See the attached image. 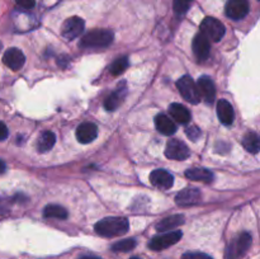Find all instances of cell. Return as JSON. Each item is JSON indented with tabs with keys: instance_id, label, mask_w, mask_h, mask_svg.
I'll use <instances>...</instances> for the list:
<instances>
[{
	"instance_id": "1",
	"label": "cell",
	"mask_w": 260,
	"mask_h": 259,
	"mask_svg": "<svg viewBox=\"0 0 260 259\" xmlns=\"http://www.w3.org/2000/svg\"><path fill=\"white\" fill-rule=\"evenodd\" d=\"M94 229L98 235L104 238H113L126 234L129 229V223L126 217H106L98 221Z\"/></svg>"
},
{
	"instance_id": "2",
	"label": "cell",
	"mask_w": 260,
	"mask_h": 259,
	"mask_svg": "<svg viewBox=\"0 0 260 259\" xmlns=\"http://www.w3.org/2000/svg\"><path fill=\"white\" fill-rule=\"evenodd\" d=\"M113 42V33L107 29H94L86 33L80 41V47L104 48Z\"/></svg>"
},
{
	"instance_id": "3",
	"label": "cell",
	"mask_w": 260,
	"mask_h": 259,
	"mask_svg": "<svg viewBox=\"0 0 260 259\" xmlns=\"http://www.w3.org/2000/svg\"><path fill=\"white\" fill-rule=\"evenodd\" d=\"M251 245V235L249 233L239 234L229 244L226 249V259H240L245 255Z\"/></svg>"
},
{
	"instance_id": "4",
	"label": "cell",
	"mask_w": 260,
	"mask_h": 259,
	"mask_svg": "<svg viewBox=\"0 0 260 259\" xmlns=\"http://www.w3.org/2000/svg\"><path fill=\"white\" fill-rule=\"evenodd\" d=\"M177 88L179 90L180 95L185 99L187 102L192 104L200 103L201 94L198 90V85L194 83L189 75H184L177 81Z\"/></svg>"
},
{
	"instance_id": "5",
	"label": "cell",
	"mask_w": 260,
	"mask_h": 259,
	"mask_svg": "<svg viewBox=\"0 0 260 259\" xmlns=\"http://www.w3.org/2000/svg\"><path fill=\"white\" fill-rule=\"evenodd\" d=\"M201 33L212 42H218L225 36V25L216 18L207 17L201 23Z\"/></svg>"
},
{
	"instance_id": "6",
	"label": "cell",
	"mask_w": 260,
	"mask_h": 259,
	"mask_svg": "<svg viewBox=\"0 0 260 259\" xmlns=\"http://www.w3.org/2000/svg\"><path fill=\"white\" fill-rule=\"evenodd\" d=\"M182 236H183V233L179 230L168 231V233L160 234V235L154 236V238L150 240L149 248L151 249V250H155V251L164 250V249H167V248H169V246L177 244L178 241L182 239Z\"/></svg>"
},
{
	"instance_id": "7",
	"label": "cell",
	"mask_w": 260,
	"mask_h": 259,
	"mask_svg": "<svg viewBox=\"0 0 260 259\" xmlns=\"http://www.w3.org/2000/svg\"><path fill=\"white\" fill-rule=\"evenodd\" d=\"M84 27H85V22L81 18L71 17L63 22L62 28H61V35L65 40L73 41L84 32Z\"/></svg>"
},
{
	"instance_id": "8",
	"label": "cell",
	"mask_w": 260,
	"mask_h": 259,
	"mask_svg": "<svg viewBox=\"0 0 260 259\" xmlns=\"http://www.w3.org/2000/svg\"><path fill=\"white\" fill-rule=\"evenodd\" d=\"M226 15L234 20L243 19L249 13L248 0H229L225 7Z\"/></svg>"
},
{
	"instance_id": "9",
	"label": "cell",
	"mask_w": 260,
	"mask_h": 259,
	"mask_svg": "<svg viewBox=\"0 0 260 259\" xmlns=\"http://www.w3.org/2000/svg\"><path fill=\"white\" fill-rule=\"evenodd\" d=\"M202 200V193L198 188H185V189L180 190L175 197V202L180 207H189V206H194L201 202Z\"/></svg>"
},
{
	"instance_id": "10",
	"label": "cell",
	"mask_w": 260,
	"mask_h": 259,
	"mask_svg": "<svg viewBox=\"0 0 260 259\" xmlns=\"http://www.w3.org/2000/svg\"><path fill=\"white\" fill-rule=\"evenodd\" d=\"M165 155L172 160H185L189 157L190 151L184 142L179 140H170L165 149Z\"/></svg>"
},
{
	"instance_id": "11",
	"label": "cell",
	"mask_w": 260,
	"mask_h": 259,
	"mask_svg": "<svg viewBox=\"0 0 260 259\" xmlns=\"http://www.w3.org/2000/svg\"><path fill=\"white\" fill-rule=\"evenodd\" d=\"M198 90H200L201 99L207 104H212L216 98V86L212 79L207 75H203L198 79Z\"/></svg>"
},
{
	"instance_id": "12",
	"label": "cell",
	"mask_w": 260,
	"mask_h": 259,
	"mask_svg": "<svg viewBox=\"0 0 260 259\" xmlns=\"http://www.w3.org/2000/svg\"><path fill=\"white\" fill-rule=\"evenodd\" d=\"M192 47H193V52H194L196 57L198 60L203 61L206 58H208L211 52V41L206 37L203 33H197L193 38V43H192Z\"/></svg>"
},
{
	"instance_id": "13",
	"label": "cell",
	"mask_w": 260,
	"mask_h": 259,
	"mask_svg": "<svg viewBox=\"0 0 260 259\" xmlns=\"http://www.w3.org/2000/svg\"><path fill=\"white\" fill-rule=\"evenodd\" d=\"M3 62H4V65H7L9 69L17 71L23 68V65H24L25 62V57L19 48L12 47L4 52Z\"/></svg>"
},
{
	"instance_id": "14",
	"label": "cell",
	"mask_w": 260,
	"mask_h": 259,
	"mask_svg": "<svg viewBox=\"0 0 260 259\" xmlns=\"http://www.w3.org/2000/svg\"><path fill=\"white\" fill-rule=\"evenodd\" d=\"M150 183L160 189H169L174 184V178L164 169H155L150 174Z\"/></svg>"
},
{
	"instance_id": "15",
	"label": "cell",
	"mask_w": 260,
	"mask_h": 259,
	"mask_svg": "<svg viewBox=\"0 0 260 259\" xmlns=\"http://www.w3.org/2000/svg\"><path fill=\"white\" fill-rule=\"evenodd\" d=\"M96 136H98V127L91 122L81 123L76 128V139L81 144H90L96 139Z\"/></svg>"
},
{
	"instance_id": "16",
	"label": "cell",
	"mask_w": 260,
	"mask_h": 259,
	"mask_svg": "<svg viewBox=\"0 0 260 259\" xmlns=\"http://www.w3.org/2000/svg\"><path fill=\"white\" fill-rule=\"evenodd\" d=\"M217 116L221 123L225 124V126H230V124L234 123V119H235V112H234V108L230 104V102H228L226 99H221V101H218Z\"/></svg>"
},
{
	"instance_id": "17",
	"label": "cell",
	"mask_w": 260,
	"mask_h": 259,
	"mask_svg": "<svg viewBox=\"0 0 260 259\" xmlns=\"http://www.w3.org/2000/svg\"><path fill=\"white\" fill-rule=\"evenodd\" d=\"M155 126L160 134L165 135V136H172L177 131V126H175L174 121L167 114H157L155 117Z\"/></svg>"
},
{
	"instance_id": "18",
	"label": "cell",
	"mask_w": 260,
	"mask_h": 259,
	"mask_svg": "<svg viewBox=\"0 0 260 259\" xmlns=\"http://www.w3.org/2000/svg\"><path fill=\"white\" fill-rule=\"evenodd\" d=\"M184 223V216L183 215H173L169 217H165L156 223L157 231H174V229L179 228Z\"/></svg>"
},
{
	"instance_id": "19",
	"label": "cell",
	"mask_w": 260,
	"mask_h": 259,
	"mask_svg": "<svg viewBox=\"0 0 260 259\" xmlns=\"http://www.w3.org/2000/svg\"><path fill=\"white\" fill-rule=\"evenodd\" d=\"M169 113L172 116L173 119H175L177 122L182 124H187L190 121L192 116H190V112L185 108L184 106L179 103H173L169 107Z\"/></svg>"
},
{
	"instance_id": "20",
	"label": "cell",
	"mask_w": 260,
	"mask_h": 259,
	"mask_svg": "<svg viewBox=\"0 0 260 259\" xmlns=\"http://www.w3.org/2000/svg\"><path fill=\"white\" fill-rule=\"evenodd\" d=\"M185 177L190 180H196V182H203V183H211L213 180L212 172L205 168H192L185 172Z\"/></svg>"
},
{
	"instance_id": "21",
	"label": "cell",
	"mask_w": 260,
	"mask_h": 259,
	"mask_svg": "<svg viewBox=\"0 0 260 259\" xmlns=\"http://www.w3.org/2000/svg\"><path fill=\"white\" fill-rule=\"evenodd\" d=\"M56 142V136L53 132L51 131H45L41 134V136L38 137L37 141V150L41 154H45V152L50 151L53 147Z\"/></svg>"
},
{
	"instance_id": "22",
	"label": "cell",
	"mask_w": 260,
	"mask_h": 259,
	"mask_svg": "<svg viewBox=\"0 0 260 259\" xmlns=\"http://www.w3.org/2000/svg\"><path fill=\"white\" fill-rule=\"evenodd\" d=\"M241 144H243L244 149L251 154H258L260 151V136L255 132H248L243 137Z\"/></svg>"
},
{
	"instance_id": "23",
	"label": "cell",
	"mask_w": 260,
	"mask_h": 259,
	"mask_svg": "<svg viewBox=\"0 0 260 259\" xmlns=\"http://www.w3.org/2000/svg\"><path fill=\"white\" fill-rule=\"evenodd\" d=\"M43 216L50 218H58V220H65L68 218V211L58 205H48L43 210Z\"/></svg>"
},
{
	"instance_id": "24",
	"label": "cell",
	"mask_w": 260,
	"mask_h": 259,
	"mask_svg": "<svg viewBox=\"0 0 260 259\" xmlns=\"http://www.w3.org/2000/svg\"><path fill=\"white\" fill-rule=\"evenodd\" d=\"M122 96L123 95H122V93L119 89L117 91H114V93H112L111 95L107 96V99L104 101V108L109 112L116 111V109L118 108L119 104H121Z\"/></svg>"
},
{
	"instance_id": "25",
	"label": "cell",
	"mask_w": 260,
	"mask_h": 259,
	"mask_svg": "<svg viewBox=\"0 0 260 259\" xmlns=\"http://www.w3.org/2000/svg\"><path fill=\"white\" fill-rule=\"evenodd\" d=\"M127 68H128V58H127L126 56H122V57H118L113 63H112L109 70H111L112 75L117 76L123 74Z\"/></svg>"
},
{
	"instance_id": "26",
	"label": "cell",
	"mask_w": 260,
	"mask_h": 259,
	"mask_svg": "<svg viewBox=\"0 0 260 259\" xmlns=\"http://www.w3.org/2000/svg\"><path fill=\"white\" fill-rule=\"evenodd\" d=\"M136 246V240L135 239H123L121 241H117L116 244L112 245V250L113 251H122V253H126V251H131L132 249H135Z\"/></svg>"
},
{
	"instance_id": "27",
	"label": "cell",
	"mask_w": 260,
	"mask_h": 259,
	"mask_svg": "<svg viewBox=\"0 0 260 259\" xmlns=\"http://www.w3.org/2000/svg\"><path fill=\"white\" fill-rule=\"evenodd\" d=\"M192 0H174V10L178 14H184L188 9Z\"/></svg>"
},
{
	"instance_id": "28",
	"label": "cell",
	"mask_w": 260,
	"mask_h": 259,
	"mask_svg": "<svg viewBox=\"0 0 260 259\" xmlns=\"http://www.w3.org/2000/svg\"><path fill=\"white\" fill-rule=\"evenodd\" d=\"M182 259H212L208 254L200 253V251H188V253L183 254Z\"/></svg>"
},
{
	"instance_id": "29",
	"label": "cell",
	"mask_w": 260,
	"mask_h": 259,
	"mask_svg": "<svg viewBox=\"0 0 260 259\" xmlns=\"http://www.w3.org/2000/svg\"><path fill=\"white\" fill-rule=\"evenodd\" d=\"M185 132H187V136L189 137L190 140H193V141H197L201 136V131L198 130V127H196V126L188 127L187 131Z\"/></svg>"
},
{
	"instance_id": "30",
	"label": "cell",
	"mask_w": 260,
	"mask_h": 259,
	"mask_svg": "<svg viewBox=\"0 0 260 259\" xmlns=\"http://www.w3.org/2000/svg\"><path fill=\"white\" fill-rule=\"evenodd\" d=\"M15 2L20 8H24V9H32L36 5V0H15Z\"/></svg>"
},
{
	"instance_id": "31",
	"label": "cell",
	"mask_w": 260,
	"mask_h": 259,
	"mask_svg": "<svg viewBox=\"0 0 260 259\" xmlns=\"http://www.w3.org/2000/svg\"><path fill=\"white\" fill-rule=\"evenodd\" d=\"M8 135H9V131H8V127L0 121V141H4L7 140Z\"/></svg>"
},
{
	"instance_id": "32",
	"label": "cell",
	"mask_w": 260,
	"mask_h": 259,
	"mask_svg": "<svg viewBox=\"0 0 260 259\" xmlns=\"http://www.w3.org/2000/svg\"><path fill=\"white\" fill-rule=\"evenodd\" d=\"M5 170H7V165H5V163L3 160H0V174L5 173Z\"/></svg>"
},
{
	"instance_id": "33",
	"label": "cell",
	"mask_w": 260,
	"mask_h": 259,
	"mask_svg": "<svg viewBox=\"0 0 260 259\" xmlns=\"http://www.w3.org/2000/svg\"><path fill=\"white\" fill-rule=\"evenodd\" d=\"M80 259H101L98 256H90V255H85V256H81Z\"/></svg>"
},
{
	"instance_id": "34",
	"label": "cell",
	"mask_w": 260,
	"mask_h": 259,
	"mask_svg": "<svg viewBox=\"0 0 260 259\" xmlns=\"http://www.w3.org/2000/svg\"><path fill=\"white\" fill-rule=\"evenodd\" d=\"M131 259H140V258H137V256H132Z\"/></svg>"
},
{
	"instance_id": "35",
	"label": "cell",
	"mask_w": 260,
	"mask_h": 259,
	"mask_svg": "<svg viewBox=\"0 0 260 259\" xmlns=\"http://www.w3.org/2000/svg\"><path fill=\"white\" fill-rule=\"evenodd\" d=\"M0 48H2V45H0Z\"/></svg>"
}]
</instances>
